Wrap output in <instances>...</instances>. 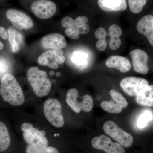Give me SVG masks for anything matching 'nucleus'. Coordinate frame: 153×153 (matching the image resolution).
Listing matches in <instances>:
<instances>
[{
	"mask_svg": "<svg viewBox=\"0 0 153 153\" xmlns=\"http://www.w3.org/2000/svg\"><path fill=\"white\" fill-rule=\"evenodd\" d=\"M0 94L4 101L13 106H20L25 102L22 88L15 76L10 73L4 74L2 77Z\"/></svg>",
	"mask_w": 153,
	"mask_h": 153,
	"instance_id": "1",
	"label": "nucleus"
},
{
	"mask_svg": "<svg viewBox=\"0 0 153 153\" xmlns=\"http://www.w3.org/2000/svg\"><path fill=\"white\" fill-rule=\"evenodd\" d=\"M27 76L36 95L43 97L49 94L52 84L45 71L40 70L37 66H32L28 69Z\"/></svg>",
	"mask_w": 153,
	"mask_h": 153,
	"instance_id": "2",
	"label": "nucleus"
},
{
	"mask_svg": "<svg viewBox=\"0 0 153 153\" xmlns=\"http://www.w3.org/2000/svg\"><path fill=\"white\" fill-rule=\"evenodd\" d=\"M23 137L28 144L38 148L48 146V141L46 137V132L33 127L32 124L25 123L21 126Z\"/></svg>",
	"mask_w": 153,
	"mask_h": 153,
	"instance_id": "3",
	"label": "nucleus"
},
{
	"mask_svg": "<svg viewBox=\"0 0 153 153\" xmlns=\"http://www.w3.org/2000/svg\"><path fill=\"white\" fill-rule=\"evenodd\" d=\"M44 112L47 120L52 126L59 128L64 125L62 106L57 100L50 98L46 100L44 103Z\"/></svg>",
	"mask_w": 153,
	"mask_h": 153,
	"instance_id": "4",
	"label": "nucleus"
},
{
	"mask_svg": "<svg viewBox=\"0 0 153 153\" xmlns=\"http://www.w3.org/2000/svg\"><path fill=\"white\" fill-rule=\"evenodd\" d=\"M78 91L76 88L69 89L66 94V102L76 113H79L81 110L86 112H90L93 108L94 102L92 97L86 94L82 97V101H79Z\"/></svg>",
	"mask_w": 153,
	"mask_h": 153,
	"instance_id": "5",
	"label": "nucleus"
},
{
	"mask_svg": "<svg viewBox=\"0 0 153 153\" xmlns=\"http://www.w3.org/2000/svg\"><path fill=\"white\" fill-rule=\"evenodd\" d=\"M103 130L109 136L124 147L129 148L133 143L134 139L130 134L120 128L115 123L107 121L103 126Z\"/></svg>",
	"mask_w": 153,
	"mask_h": 153,
	"instance_id": "6",
	"label": "nucleus"
},
{
	"mask_svg": "<svg viewBox=\"0 0 153 153\" xmlns=\"http://www.w3.org/2000/svg\"><path fill=\"white\" fill-rule=\"evenodd\" d=\"M32 13L39 19L46 20L50 19L57 13V5L51 0H33L30 3Z\"/></svg>",
	"mask_w": 153,
	"mask_h": 153,
	"instance_id": "7",
	"label": "nucleus"
},
{
	"mask_svg": "<svg viewBox=\"0 0 153 153\" xmlns=\"http://www.w3.org/2000/svg\"><path fill=\"white\" fill-rule=\"evenodd\" d=\"M5 15L13 26L18 30H29L34 26V22L31 17L20 10L8 9L6 11Z\"/></svg>",
	"mask_w": 153,
	"mask_h": 153,
	"instance_id": "8",
	"label": "nucleus"
},
{
	"mask_svg": "<svg viewBox=\"0 0 153 153\" xmlns=\"http://www.w3.org/2000/svg\"><path fill=\"white\" fill-rule=\"evenodd\" d=\"M93 148L104 151L106 153H125L123 146L117 142H114L108 137L102 134L95 137L91 141Z\"/></svg>",
	"mask_w": 153,
	"mask_h": 153,
	"instance_id": "9",
	"label": "nucleus"
},
{
	"mask_svg": "<svg viewBox=\"0 0 153 153\" xmlns=\"http://www.w3.org/2000/svg\"><path fill=\"white\" fill-rule=\"evenodd\" d=\"M120 87L129 96H137L142 90L149 85L146 79L136 76H128L121 80Z\"/></svg>",
	"mask_w": 153,
	"mask_h": 153,
	"instance_id": "10",
	"label": "nucleus"
},
{
	"mask_svg": "<svg viewBox=\"0 0 153 153\" xmlns=\"http://www.w3.org/2000/svg\"><path fill=\"white\" fill-rule=\"evenodd\" d=\"M130 55L131 56L134 71L140 74H147L149 70L148 66L149 56L146 52L142 49H134L131 51Z\"/></svg>",
	"mask_w": 153,
	"mask_h": 153,
	"instance_id": "11",
	"label": "nucleus"
},
{
	"mask_svg": "<svg viewBox=\"0 0 153 153\" xmlns=\"http://www.w3.org/2000/svg\"><path fill=\"white\" fill-rule=\"evenodd\" d=\"M41 47L47 49H62L67 46L64 36L59 33H53L44 36L41 41Z\"/></svg>",
	"mask_w": 153,
	"mask_h": 153,
	"instance_id": "12",
	"label": "nucleus"
},
{
	"mask_svg": "<svg viewBox=\"0 0 153 153\" xmlns=\"http://www.w3.org/2000/svg\"><path fill=\"white\" fill-rule=\"evenodd\" d=\"M63 54L62 49L49 50L38 57V63L42 66H47L53 69H57L58 65L56 60L60 56H63Z\"/></svg>",
	"mask_w": 153,
	"mask_h": 153,
	"instance_id": "13",
	"label": "nucleus"
},
{
	"mask_svg": "<svg viewBox=\"0 0 153 153\" xmlns=\"http://www.w3.org/2000/svg\"><path fill=\"white\" fill-rule=\"evenodd\" d=\"M137 29L139 33L147 38L150 44L153 47V16L146 15L138 22Z\"/></svg>",
	"mask_w": 153,
	"mask_h": 153,
	"instance_id": "14",
	"label": "nucleus"
},
{
	"mask_svg": "<svg viewBox=\"0 0 153 153\" xmlns=\"http://www.w3.org/2000/svg\"><path fill=\"white\" fill-rule=\"evenodd\" d=\"M105 65L109 68H114L122 73L129 71L131 64L126 57L119 55H113L108 57L105 61Z\"/></svg>",
	"mask_w": 153,
	"mask_h": 153,
	"instance_id": "15",
	"label": "nucleus"
},
{
	"mask_svg": "<svg viewBox=\"0 0 153 153\" xmlns=\"http://www.w3.org/2000/svg\"><path fill=\"white\" fill-rule=\"evenodd\" d=\"M99 7L106 12L125 10L127 7L126 0H98Z\"/></svg>",
	"mask_w": 153,
	"mask_h": 153,
	"instance_id": "16",
	"label": "nucleus"
},
{
	"mask_svg": "<svg viewBox=\"0 0 153 153\" xmlns=\"http://www.w3.org/2000/svg\"><path fill=\"white\" fill-rule=\"evenodd\" d=\"M137 103L143 106H153V85L145 88L136 96Z\"/></svg>",
	"mask_w": 153,
	"mask_h": 153,
	"instance_id": "17",
	"label": "nucleus"
},
{
	"mask_svg": "<svg viewBox=\"0 0 153 153\" xmlns=\"http://www.w3.org/2000/svg\"><path fill=\"white\" fill-rule=\"evenodd\" d=\"M8 32L9 42L12 51L14 53L18 52L20 50L21 45L23 43V36L19 31L12 27L8 28Z\"/></svg>",
	"mask_w": 153,
	"mask_h": 153,
	"instance_id": "18",
	"label": "nucleus"
},
{
	"mask_svg": "<svg viewBox=\"0 0 153 153\" xmlns=\"http://www.w3.org/2000/svg\"><path fill=\"white\" fill-rule=\"evenodd\" d=\"M10 137L7 126L0 121V152L7 150L10 144Z\"/></svg>",
	"mask_w": 153,
	"mask_h": 153,
	"instance_id": "19",
	"label": "nucleus"
},
{
	"mask_svg": "<svg viewBox=\"0 0 153 153\" xmlns=\"http://www.w3.org/2000/svg\"><path fill=\"white\" fill-rule=\"evenodd\" d=\"M100 106L105 111L112 114H119L121 112L123 108L117 104L112 100L109 101L102 102Z\"/></svg>",
	"mask_w": 153,
	"mask_h": 153,
	"instance_id": "20",
	"label": "nucleus"
},
{
	"mask_svg": "<svg viewBox=\"0 0 153 153\" xmlns=\"http://www.w3.org/2000/svg\"><path fill=\"white\" fill-rule=\"evenodd\" d=\"M26 153H59L58 150L54 147L38 148L28 145L26 149Z\"/></svg>",
	"mask_w": 153,
	"mask_h": 153,
	"instance_id": "21",
	"label": "nucleus"
},
{
	"mask_svg": "<svg viewBox=\"0 0 153 153\" xmlns=\"http://www.w3.org/2000/svg\"><path fill=\"white\" fill-rule=\"evenodd\" d=\"M109 93L112 100L123 108H126L128 106V103L126 99L117 91L111 89Z\"/></svg>",
	"mask_w": 153,
	"mask_h": 153,
	"instance_id": "22",
	"label": "nucleus"
},
{
	"mask_svg": "<svg viewBox=\"0 0 153 153\" xmlns=\"http://www.w3.org/2000/svg\"><path fill=\"white\" fill-rule=\"evenodd\" d=\"M153 118V116L152 112L150 111H146L140 115L137 121V126L140 129L144 128L152 120Z\"/></svg>",
	"mask_w": 153,
	"mask_h": 153,
	"instance_id": "23",
	"label": "nucleus"
},
{
	"mask_svg": "<svg viewBox=\"0 0 153 153\" xmlns=\"http://www.w3.org/2000/svg\"><path fill=\"white\" fill-rule=\"evenodd\" d=\"M146 2L147 0H128L130 10L134 14L140 13Z\"/></svg>",
	"mask_w": 153,
	"mask_h": 153,
	"instance_id": "24",
	"label": "nucleus"
},
{
	"mask_svg": "<svg viewBox=\"0 0 153 153\" xmlns=\"http://www.w3.org/2000/svg\"><path fill=\"white\" fill-rule=\"evenodd\" d=\"M65 34L68 38L73 40H77L80 36V34L77 29V27L74 25L71 27L67 28L65 30Z\"/></svg>",
	"mask_w": 153,
	"mask_h": 153,
	"instance_id": "25",
	"label": "nucleus"
},
{
	"mask_svg": "<svg viewBox=\"0 0 153 153\" xmlns=\"http://www.w3.org/2000/svg\"><path fill=\"white\" fill-rule=\"evenodd\" d=\"M109 32L111 38H119L122 35L121 29L116 24H113L110 27Z\"/></svg>",
	"mask_w": 153,
	"mask_h": 153,
	"instance_id": "26",
	"label": "nucleus"
},
{
	"mask_svg": "<svg viewBox=\"0 0 153 153\" xmlns=\"http://www.w3.org/2000/svg\"><path fill=\"white\" fill-rule=\"evenodd\" d=\"M61 25L63 28H68L73 27L74 25V20L71 17L66 16L61 21Z\"/></svg>",
	"mask_w": 153,
	"mask_h": 153,
	"instance_id": "27",
	"label": "nucleus"
},
{
	"mask_svg": "<svg viewBox=\"0 0 153 153\" xmlns=\"http://www.w3.org/2000/svg\"><path fill=\"white\" fill-rule=\"evenodd\" d=\"M121 44V41L119 38H111L109 43V47L112 50H116L120 47Z\"/></svg>",
	"mask_w": 153,
	"mask_h": 153,
	"instance_id": "28",
	"label": "nucleus"
},
{
	"mask_svg": "<svg viewBox=\"0 0 153 153\" xmlns=\"http://www.w3.org/2000/svg\"><path fill=\"white\" fill-rule=\"evenodd\" d=\"M107 36L106 30L103 28H98L95 32L96 38L99 39H105Z\"/></svg>",
	"mask_w": 153,
	"mask_h": 153,
	"instance_id": "29",
	"label": "nucleus"
},
{
	"mask_svg": "<svg viewBox=\"0 0 153 153\" xmlns=\"http://www.w3.org/2000/svg\"><path fill=\"white\" fill-rule=\"evenodd\" d=\"M95 47L99 51H104L107 47L106 41L105 39H99L96 43Z\"/></svg>",
	"mask_w": 153,
	"mask_h": 153,
	"instance_id": "30",
	"label": "nucleus"
},
{
	"mask_svg": "<svg viewBox=\"0 0 153 153\" xmlns=\"http://www.w3.org/2000/svg\"><path fill=\"white\" fill-rule=\"evenodd\" d=\"M88 21V19L86 16H79L76 17L75 19L74 20V26H77L79 25H83V24H86Z\"/></svg>",
	"mask_w": 153,
	"mask_h": 153,
	"instance_id": "31",
	"label": "nucleus"
},
{
	"mask_svg": "<svg viewBox=\"0 0 153 153\" xmlns=\"http://www.w3.org/2000/svg\"><path fill=\"white\" fill-rule=\"evenodd\" d=\"M77 29L79 31V34L84 35L89 33L90 27L87 24H85L77 26Z\"/></svg>",
	"mask_w": 153,
	"mask_h": 153,
	"instance_id": "32",
	"label": "nucleus"
},
{
	"mask_svg": "<svg viewBox=\"0 0 153 153\" xmlns=\"http://www.w3.org/2000/svg\"><path fill=\"white\" fill-rule=\"evenodd\" d=\"M0 37L4 40H7L9 38L8 31L3 27H0Z\"/></svg>",
	"mask_w": 153,
	"mask_h": 153,
	"instance_id": "33",
	"label": "nucleus"
},
{
	"mask_svg": "<svg viewBox=\"0 0 153 153\" xmlns=\"http://www.w3.org/2000/svg\"><path fill=\"white\" fill-rule=\"evenodd\" d=\"M65 60H66V57L63 55L57 58L56 62L58 64H62L65 62Z\"/></svg>",
	"mask_w": 153,
	"mask_h": 153,
	"instance_id": "34",
	"label": "nucleus"
},
{
	"mask_svg": "<svg viewBox=\"0 0 153 153\" xmlns=\"http://www.w3.org/2000/svg\"><path fill=\"white\" fill-rule=\"evenodd\" d=\"M4 45L2 42L0 41V50H2L4 49Z\"/></svg>",
	"mask_w": 153,
	"mask_h": 153,
	"instance_id": "35",
	"label": "nucleus"
},
{
	"mask_svg": "<svg viewBox=\"0 0 153 153\" xmlns=\"http://www.w3.org/2000/svg\"><path fill=\"white\" fill-rule=\"evenodd\" d=\"M56 75L57 76H60V75H61V74H60V72H57L56 73Z\"/></svg>",
	"mask_w": 153,
	"mask_h": 153,
	"instance_id": "36",
	"label": "nucleus"
},
{
	"mask_svg": "<svg viewBox=\"0 0 153 153\" xmlns=\"http://www.w3.org/2000/svg\"><path fill=\"white\" fill-rule=\"evenodd\" d=\"M54 74H55V73H54V72L53 71H50V73H49V74H50V75H54Z\"/></svg>",
	"mask_w": 153,
	"mask_h": 153,
	"instance_id": "37",
	"label": "nucleus"
}]
</instances>
